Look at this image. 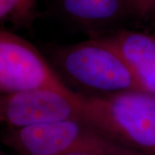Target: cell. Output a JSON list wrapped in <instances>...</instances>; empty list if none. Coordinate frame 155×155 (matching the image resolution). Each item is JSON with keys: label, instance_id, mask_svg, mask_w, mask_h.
Wrapping results in <instances>:
<instances>
[{"label": "cell", "instance_id": "cell-2", "mask_svg": "<svg viewBox=\"0 0 155 155\" xmlns=\"http://www.w3.org/2000/svg\"><path fill=\"white\" fill-rule=\"evenodd\" d=\"M54 55L59 72L85 91L83 96L107 97L140 90L126 61L107 36L58 48Z\"/></svg>", "mask_w": 155, "mask_h": 155}, {"label": "cell", "instance_id": "cell-6", "mask_svg": "<svg viewBox=\"0 0 155 155\" xmlns=\"http://www.w3.org/2000/svg\"><path fill=\"white\" fill-rule=\"evenodd\" d=\"M107 38L126 61L140 90L155 96V35L119 29Z\"/></svg>", "mask_w": 155, "mask_h": 155}, {"label": "cell", "instance_id": "cell-4", "mask_svg": "<svg viewBox=\"0 0 155 155\" xmlns=\"http://www.w3.org/2000/svg\"><path fill=\"white\" fill-rule=\"evenodd\" d=\"M81 96L70 89L38 88L0 94V125L21 128L80 118Z\"/></svg>", "mask_w": 155, "mask_h": 155}, {"label": "cell", "instance_id": "cell-1", "mask_svg": "<svg viewBox=\"0 0 155 155\" xmlns=\"http://www.w3.org/2000/svg\"><path fill=\"white\" fill-rule=\"evenodd\" d=\"M80 96L81 119L116 144L155 155L154 95L134 90L107 97Z\"/></svg>", "mask_w": 155, "mask_h": 155}, {"label": "cell", "instance_id": "cell-11", "mask_svg": "<svg viewBox=\"0 0 155 155\" xmlns=\"http://www.w3.org/2000/svg\"><path fill=\"white\" fill-rule=\"evenodd\" d=\"M0 155H9V154H8V153H6L4 151V150L0 148Z\"/></svg>", "mask_w": 155, "mask_h": 155}, {"label": "cell", "instance_id": "cell-10", "mask_svg": "<svg viewBox=\"0 0 155 155\" xmlns=\"http://www.w3.org/2000/svg\"><path fill=\"white\" fill-rule=\"evenodd\" d=\"M130 15L147 18L155 15V0H127Z\"/></svg>", "mask_w": 155, "mask_h": 155}, {"label": "cell", "instance_id": "cell-8", "mask_svg": "<svg viewBox=\"0 0 155 155\" xmlns=\"http://www.w3.org/2000/svg\"><path fill=\"white\" fill-rule=\"evenodd\" d=\"M38 0H0V24L29 27L37 15Z\"/></svg>", "mask_w": 155, "mask_h": 155}, {"label": "cell", "instance_id": "cell-7", "mask_svg": "<svg viewBox=\"0 0 155 155\" xmlns=\"http://www.w3.org/2000/svg\"><path fill=\"white\" fill-rule=\"evenodd\" d=\"M68 21L89 30L118 24L130 15L127 0H53Z\"/></svg>", "mask_w": 155, "mask_h": 155}, {"label": "cell", "instance_id": "cell-3", "mask_svg": "<svg viewBox=\"0 0 155 155\" xmlns=\"http://www.w3.org/2000/svg\"><path fill=\"white\" fill-rule=\"evenodd\" d=\"M109 140L81 118L8 128L1 138L15 155H66Z\"/></svg>", "mask_w": 155, "mask_h": 155}, {"label": "cell", "instance_id": "cell-9", "mask_svg": "<svg viewBox=\"0 0 155 155\" xmlns=\"http://www.w3.org/2000/svg\"><path fill=\"white\" fill-rule=\"evenodd\" d=\"M66 155H147L123 147L109 140L105 143L88 148L78 150Z\"/></svg>", "mask_w": 155, "mask_h": 155}, {"label": "cell", "instance_id": "cell-5", "mask_svg": "<svg viewBox=\"0 0 155 155\" xmlns=\"http://www.w3.org/2000/svg\"><path fill=\"white\" fill-rule=\"evenodd\" d=\"M46 87L69 89L35 46L0 29V94Z\"/></svg>", "mask_w": 155, "mask_h": 155}]
</instances>
